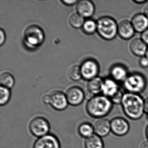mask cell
Listing matches in <instances>:
<instances>
[{
	"mask_svg": "<svg viewBox=\"0 0 148 148\" xmlns=\"http://www.w3.org/2000/svg\"><path fill=\"white\" fill-rule=\"evenodd\" d=\"M144 102V99L140 94L124 93L121 105L125 116L131 120H139L145 114Z\"/></svg>",
	"mask_w": 148,
	"mask_h": 148,
	"instance_id": "cell-1",
	"label": "cell"
},
{
	"mask_svg": "<svg viewBox=\"0 0 148 148\" xmlns=\"http://www.w3.org/2000/svg\"><path fill=\"white\" fill-rule=\"evenodd\" d=\"M113 105L110 98L103 94H99L89 99L86 103V110L90 116L99 119L104 118L110 113Z\"/></svg>",
	"mask_w": 148,
	"mask_h": 148,
	"instance_id": "cell-2",
	"label": "cell"
},
{
	"mask_svg": "<svg viewBox=\"0 0 148 148\" xmlns=\"http://www.w3.org/2000/svg\"><path fill=\"white\" fill-rule=\"evenodd\" d=\"M97 22V32L103 39L111 40L118 35V23L110 16L100 17Z\"/></svg>",
	"mask_w": 148,
	"mask_h": 148,
	"instance_id": "cell-3",
	"label": "cell"
},
{
	"mask_svg": "<svg viewBox=\"0 0 148 148\" xmlns=\"http://www.w3.org/2000/svg\"><path fill=\"white\" fill-rule=\"evenodd\" d=\"M123 83L126 92L136 94L143 92L147 86L146 78L142 73L138 72L129 74Z\"/></svg>",
	"mask_w": 148,
	"mask_h": 148,
	"instance_id": "cell-4",
	"label": "cell"
},
{
	"mask_svg": "<svg viewBox=\"0 0 148 148\" xmlns=\"http://www.w3.org/2000/svg\"><path fill=\"white\" fill-rule=\"evenodd\" d=\"M42 100L45 104L58 111L64 110L68 104L66 95L59 90L53 91L50 94L45 95Z\"/></svg>",
	"mask_w": 148,
	"mask_h": 148,
	"instance_id": "cell-5",
	"label": "cell"
},
{
	"mask_svg": "<svg viewBox=\"0 0 148 148\" xmlns=\"http://www.w3.org/2000/svg\"><path fill=\"white\" fill-rule=\"evenodd\" d=\"M24 39L26 44L31 47L40 45L45 39L42 29L36 25L29 26L25 30Z\"/></svg>",
	"mask_w": 148,
	"mask_h": 148,
	"instance_id": "cell-6",
	"label": "cell"
},
{
	"mask_svg": "<svg viewBox=\"0 0 148 148\" xmlns=\"http://www.w3.org/2000/svg\"><path fill=\"white\" fill-rule=\"evenodd\" d=\"M31 133L37 137H41L47 135L50 130V125L48 120L43 117L38 116L33 119L29 125Z\"/></svg>",
	"mask_w": 148,
	"mask_h": 148,
	"instance_id": "cell-7",
	"label": "cell"
},
{
	"mask_svg": "<svg viewBox=\"0 0 148 148\" xmlns=\"http://www.w3.org/2000/svg\"><path fill=\"white\" fill-rule=\"evenodd\" d=\"M111 132L117 136L122 137L126 135L130 130V125L126 119L117 116L110 120Z\"/></svg>",
	"mask_w": 148,
	"mask_h": 148,
	"instance_id": "cell-8",
	"label": "cell"
},
{
	"mask_svg": "<svg viewBox=\"0 0 148 148\" xmlns=\"http://www.w3.org/2000/svg\"><path fill=\"white\" fill-rule=\"evenodd\" d=\"M82 76L86 79L91 80L97 77L99 72V66L95 60H85L80 66Z\"/></svg>",
	"mask_w": 148,
	"mask_h": 148,
	"instance_id": "cell-9",
	"label": "cell"
},
{
	"mask_svg": "<svg viewBox=\"0 0 148 148\" xmlns=\"http://www.w3.org/2000/svg\"><path fill=\"white\" fill-rule=\"evenodd\" d=\"M58 138L55 135L48 134L38 138L34 142L33 148H60Z\"/></svg>",
	"mask_w": 148,
	"mask_h": 148,
	"instance_id": "cell-10",
	"label": "cell"
},
{
	"mask_svg": "<svg viewBox=\"0 0 148 148\" xmlns=\"http://www.w3.org/2000/svg\"><path fill=\"white\" fill-rule=\"evenodd\" d=\"M136 31L128 19H123L118 23V35L122 39L128 40L133 38Z\"/></svg>",
	"mask_w": 148,
	"mask_h": 148,
	"instance_id": "cell-11",
	"label": "cell"
},
{
	"mask_svg": "<svg viewBox=\"0 0 148 148\" xmlns=\"http://www.w3.org/2000/svg\"><path fill=\"white\" fill-rule=\"evenodd\" d=\"M66 96L68 104L73 106H77L82 103L85 97V94L81 88L77 86H72L66 91Z\"/></svg>",
	"mask_w": 148,
	"mask_h": 148,
	"instance_id": "cell-12",
	"label": "cell"
},
{
	"mask_svg": "<svg viewBox=\"0 0 148 148\" xmlns=\"http://www.w3.org/2000/svg\"><path fill=\"white\" fill-rule=\"evenodd\" d=\"M110 77L117 83H123L130 74L127 67L121 64L112 65L110 69Z\"/></svg>",
	"mask_w": 148,
	"mask_h": 148,
	"instance_id": "cell-13",
	"label": "cell"
},
{
	"mask_svg": "<svg viewBox=\"0 0 148 148\" xmlns=\"http://www.w3.org/2000/svg\"><path fill=\"white\" fill-rule=\"evenodd\" d=\"M121 90L118 83L111 77L103 79L102 94L110 99Z\"/></svg>",
	"mask_w": 148,
	"mask_h": 148,
	"instance_id": "cell-14",
	"label": "cell"
},
{
	"mask_svg": "<svg viewBox=\"0 0 148 148\" xmlns=\"http://www.w3.org/2000/svg\"><path fill=\"white\" fill-rule=\"evenodd\" d=\"M148 46L142 40L141 38H136L131 40L129 45L131 52L137 57L145 56Z\"/></svg>",
	"mask_w": 148,
	"mask_h": 148,
	"instance_id": "cell-15",
	"label": "cell"
},
{
	"mask_svg": "<svg viewBox=\"0 0 148 148\" xmlns=\"http://www.w3.org/2000/svg\"><path fill=\"white\" fill-rule=\"evenodd\" d=\"M94 134L100 137H104L108 136L111 131L110 120L103 118L99 119L93 125Z\"/></svg>",
	"mask_w": 148,
	"mask_h": 148,
	"instance_id": "cell-16",
	"label": "cell"
},
{
	"mask_svg": "<svg viewBox=\"0 0 148 148\" xmlns=\"http://www.w3.org/2000/svg\"><path fill=\"white\" fill-rule=\"evenodd\" d=\"M77 13L83 18H90L95 12V6L91 1L88 0H81L77 5Z\"/></svg>",
	"mask_w": 148,
	"mask_h": 148,
	"instance_id": "cell-17",
	"label": "cell"
},
{
	"mask_svg": "<svg viewBox=\"0 0 148 148\" xmlns=\"http://www.w3.org/2000/svg\"><path fill=\"white\" fill-rule=\"evenodd\" d=\"M131 22L136 32L142 33L148 28V18L143 13L133 15Z\"/></svg>",
	"mask_w": 148,
	"mask_h": 148,
	"instance_id": "cell-18",
	"label": "cell"
},
{
	"mask_svg": "<svg viewBox=\"0 0 148 148\" xmlns=\"http://www.w3.org/2000/svg\"><path fill=\"white\" fill-rule=\"evenodd\" d=\"M103 84V79L99 77L91 79L87 84L88 91L94 96L99 95L100 93H102Z\"/></svg>",
	"mask_w": 148,
	"mask_h": 148,
	"instance_id": "cell-19",
	"label": "cell"
},
{
	"mask_svg": "<svg viewBox=\"0 0 148 148\" xmlns=\"http://www.w3.org/2000/svg\"><path fill=\"white\" fill-rule=\"evenodd\" d=\"M84 145L85 148H104L102 138L95 134L86 138Z\"/></svg>",
	"mask_w": 148,
	"mask_h": 148,
	"instance_id": "cell-20",
	"label": "cell"
},
{
	"mask_svg": "<svg viewBox=\"0 0 148 148\" xmlns=\"http://www.w3.org/2000/svg\"><path fill=\"white\" fill-rule=\"evenodd\" d=\"M78 132L79 135L86 138L94 134L93 125L88 123H84L79 126Z\"/></svg>",
	"mask_w": 148,
	"mask_h": 148,
	"instance_id": "cell-21",
	"label": "cell"
},
{
	"mask_svg": "<svg viewBox=\"0 0 148 148\" xmlns=\"http://www.w3.org/2000/svg\"><path fill=\"white\" fill-rule=\"evenodd\" d=\"M14 83V79L11 73L8 72L1 73L0 76V84L1 86L9 89L13 87Z\"/></svg>",
	"mask_w": 148,
	"mask_h": 148,
	"instance_id": "cell-22",
	"label": "cell"
},
{
	"mask_svg": "<svg viewBox=\"0 0 148 148\" xmlns=\"http://www.w3.org/2000/svg\"><path fill=\"white\" fill-rule=\"evenodd\" d=\"M83 17L78 13L72 14L69 18V23L70 25L75 28H78L83 26L84 23Z\"/></svg>",
	"mask_w": 148,
	"mask_h": 148,
	"instance_id": "cell-23",
	"label": "cell"
},
{
	"mask_svg": "<svg viewBox=\"0 0 148 148\" xmlns=\"http://www.w3.org/2000/svg\"><path fill=\"white\" fill-rule=\"evenodd\" d=\"M83 30L86 34H93L97 32V22L92 19L87 20L84 23Z\"/></svg>",
	"mask_w": 148,
	"mask_h": 148,
	"instance_id": "cell-24",
	"label": "cell"
},
{
	"mask_svg": "<svg viewBox=\"0 0 148 148\" xmlns=\"http://www.w3.org/2000/svg\"><path fill=\"white\" fill-rule=\"evenodd\" d=\"M0 93V105L1 106L5 105L10 100L11 92L8 88L1 86Z\"/></svg>",
	"mask_w": 148,
	"mask_h": 148,
	"instance_id": "cell-25",
	"label": "cell"
},
{
	"mask_svg": "<svg viewBox=\"0 0 148 148\" xmlns=\"http://www.w3.org/2000/svg\"><path fill=\"white\" fill-rule=\"evenodd\" d=\"M67 73L69 78L73 80H79L82 77L80 67L78 66H73L70 67Z\"/></svg>",
	"mask_w": 148,
	"mask_h": 148,
	"instance_id": "cell-26",
	"label": "cell"
},
{
	"mask_svg": "<svg viewBox=\"0 0 148 148\" xmlns=\"http://www.w3.org/2000/svg\"><path fill=\"white\" fill-rule=\"evenodd\" d=\"M139 64L141 67L146 68L148 67V59L145 56L142 57L139 60Z\"/></svg>",
	"mask_w": 148,
	"mask_h": 148,
	"instance_id": "cell-27",
	"label": "cell"
},
{
	"mask_svg": "<svg viewBox=\"0 0 148 148\" xmlns=\"http://www.w3.org/2000/svg\"><path fill=\"white\" fill-rule=\"evenodd\" d=\"M140 38L148 46V28L141 33Z\"/></svg>",
	"mask_w": 148,
	"mask_h": 148,
	"instance_id": "cell-28",
	"label": "cell"
},
{
	"mask_svg": "<svg viewBox=\"0 0 148 148\" xmlns=\"http://www.w3.org/2000/svg\"><path fill=\"white\" fill-rule=\"evenodd\" d=\"M0 45H2V44L5 42V32L2 30V29H1L0 30Z\"/></svg>",
	"mask_w": 148,
	"mask_h": 148,
	"instance_id": "cell-29",
	"label": "cell"
},
{
	"mask_svg": "<svg viewBox=\"0 0 148 148\" xmlns=\"http://www.w3.org/2000/svg\"><path fill=\"white\" fill-rule=\"evenodd\" d=\"M144 108L145 114H146L147 116L148 117V97L144 99Z\"/></svg>",
	"mask_w": 148,
	"mask_h": 148,
	"instance_id": "cell-30",
	"label": "cell"
},
{
	"mask_svg": "<svg viewBox=\"0 0 148 148\" xmlns=\"http://www.w3.org/2000/svg\"><path fill=\"white\" fill-rule=\"evenodd\" d=\"M143 13L148 18V3H146L143 9Z\"/></svg>",
	"mask_w": 148,
	"mask_h": 148,
	"instance_id": "cell-31",
	"label": "cell"
},
{
	"mask_svg": "<svg viewBox=\"0 0 148 148\" xmlns=\"http://www.w3.org/2000/svg\"><path fill=\"white\" fill-rule=\"evenodd\" d=\"M139 148H148V140H145L142 142L139 145Z\"/></svg>",
	"mask_w": 148,
	"mask_h": 148,
	"instance_id": "cell-32",
	"label": "cell"
},
{
	"mask_svg": "<svg viewBox=\"0 0 148 148\" xmlns=\"http://www.w3.org/2000/svg\"><path fill=\"white\" fill-rule=\"evenodd\" d=\"M62 2L64 3L65 4L68 5H73L75 2H77V1L73 0V1H66V0H64L62 1Z\"/></svg>",
	"mask_w": 148,
	"mask_h": 148,
	"instance_id": "cell-33",
	"label": "cell"
},
{
	"mask_svg": "<svg viewBox=\"0 0 148 148\" xmlns=\"http://www.w3.org/2000/svg\"><path fill=\"white\" fill-rule=\"evenodd\" d=\"M133 2L137 4H142L143 3H146L147 1L146 0H135V1H133Z\"/></svg>",
	"mask_w": 148,
	"mask_h": 148,
	"instance_id": "cell-34",
	"label": "cell"
},
{
	"mask_svg": "<svg viewBox=\"0 0 148 148\" xmlns=\"http://www.w3.org/2000/svg\"><path fill=\"white\" fill-rule=\"evenodd\" d=\"M145 133L147 140H148V124L147 125L146 128H145Z\"/></svg>",
	"mask_w": 148,
	"mask_h": 148,
	"instance_id": "cell-35",
	"label": "cell"
},
{
	"mask_svg": "<svg viewBox=\"0 0 148 148\" xmlns=\"http://www.w3.org/2000/svg\"><path fill=\"white\" fill-rule=\"evenodd\" d=\"M145 56L148 59V48H147V51H146V54H145Z\"/></svg>",
	"mask_w": 148,
	"mask_h": 148,
	"instance_id": "cell-36",
	"label": "cell"
}]
</instances>
